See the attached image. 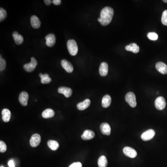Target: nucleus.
Here are the masks:
<instances>
[{
  "mask_svg": "<svg viewBox=\"0 0 167 167\" xmlns=\"http://www.w3.org/2000/svg\"><path fill=\"white\" fill-rule=\"evenodd\" d=\"M114 15V10L112 8L106 7L104 8L100 13V17L98 18V21L104 26L108 25L111 23Z\"/></svg>",
  "mask_w": 167,
  "mask_h": 167,
  "instance_id": "nucleus-1",
  "label": "nucleus"
},
{
  "mask_svg": "<svg viewBox=\"0 0 167 167\" xmlns=\"http://www.w3.org/2000/svg\"><path fill=\"white\" fill-rule=\"evenodd\" d=\"M68 50L72 56H75L78 52V47L75 41L74 40H69L67 43Z\"/></svg>",
  "mask_w": 167,
  "mask_h": 167,
  "instance_id": "nucleus-2",
  "label": "nucleus"
},
{
  "mask_svg": "<svg viewBox=\"0 0 167 167\" xmlns=\"http://www.w3.org/2000/svg\"><path fill=\"white\" fill-rule=\"evenodd\" d=\"M125 100L127 103L132 108L136 106V97L135 94L132 92H129L125 96Z\"/></svg>",
  "mask_w": 167,
  "mask_h": 167,
  "instance_id": "nucleus-3",
  "label": "nucleus"
},
{
  "mask_svg": "<svg viewBox=\"0 0 167 167\" xmlns=\"http://www.w3.org/2000/svg\"><path fill=\"white\" fill-rule=\"evenodd\" d=\"M37 64L38 63L37 60L34 57H31V62L24 65V69L28 72H33L36 69Z\"/></svg>",
  "mask_w": 167,
  "mask_h": 167,
  "instance_id": "nucleus-4",
  "label": "nucleus"
},
{
  "mask_svg": "<svg viewBox=\"0 0 167 167\" xmlns=\"http://www.w3.org/2000/svg\"><path fill=\"white\" fill-rule=\"evenodd\" d=\"M155 104L157 110L161 111L166 107V101L163 97H159L155 100Z\"/></svg>",
  "mask_w": 167,
  "mask_h": 167,
  "instance_id": "nucleus-5",
  "label": "nucleus"
},
{
  "mask_svg": "<svg viewBox=\"0 0 167 167\" xmlns=\"http://www.w3.org/2000/svg\"><path fill=\"white\" fill-rule=\"evenodd\" d=\"M155 131L152 129H149L141 135V139L144 141L151 140L155 136Z\"/></svg>",
  "mask_w": 167,
  "mask_h": 167,
  "instance_id": "nucleus-6",
  "label": "nucleus"
},
{
  "mask_svg": "<svg viewBox=\"0 0 167 167\" xmlns=\"http://www.w3.org/2000/svg\"><path fill=\"white\" fill-rule=\"evenodd\" d=\"M41 142V137L38 134H34L31 136L30 144L32 147H36Z\"/></svg>",
  "mask_w": 167,
  "mask_h": 167,
  "instance_id": "nucleus-7",
  "label": "nucleus"
},
{
  "mask_svg": "<svg viewBox=\"0 0 167 167\" xmlns=\"http://www.w3.org/2000/svg\"><path fill=\"white\" fill-rule=\"evenodd\" d=\"M123 152L124 155L130 158H134L137 156V152L134 149L129 147H126L123 149Z\"/></svg>",
  "mask_w": 167,
  "mask_h": 167,
  "instance_id": "nucleus-8",
  "label": "nucleus"
},
{
  "mask_svg": "<svg viewBox=\"0 0 167 167\" xmlns=\"http://www.w3.org/2000/svg\"><path fill=\"white\" fill-rule=\"evenodd\" d=\"M46 45L48 47H53L56 42V37L54 34L50 33L48 34L45 37Z\"/></svg>",
  "mask_w": 167,
  "mask_h": 167,
  "instance_id": "nucleus-9",
  "label": "nucleus"
},
{
  "mask_svg": "<svg viewBox=\"0 0 167 167\" xmlns=\"http://www.w3.org/2000/svg\"><path fill=\"white\" fill-rule=\"evenodd\" d=\"M29 96L27 92H22L20 93L19 95V100L20 103L23 106L28 105V100Z\"/></svg>",
  "mask_w": 167,
  "mask_h": 167,
  "instance_id": "nucleus-10",
  "label": "nucleus"
},
{
  "mask_svg": "<svg viewBox=\"0 0 167 167\" xmlns=\"http://www.w3.org/2000/svg\"><path fill=\"white\" fill-rule=\"evenodd\" d=\"M62 68L68 73H71L73 71V67L69 61L67 60H63L61 62Z\"/></svg>",
  "mask_w": 167,
  "mask_h": 167,
  "instance_id": "nucleus-11",
  "label": "nucleus"
},
{
  "mask_svg": "<svg viewBox=\"0 0 167 167\" xmlns=\"http://www.w3.org/2000/svg\"><path fill=\"white\" fill-rule=\"evenodd\" d=\"M58 92L59 93L64 94V95L67 98L70 97L72 93V89L70 88L67 87H60L58 89Z\"/></svg>",
  "mask_w": 167,
  "mask_h": 167,
  "instance_id": "nucleus-12",
  "label": "nucleus"
},
{
  "mask_svg": "<svg viewBox=\"0 0 167 167\" xmlns=\"http://www.w3.org/2000/svg\"><path fill=\"white\" fill-rule=\"evenodd\" d=\"M100 128L101 131L104 135L109 136L111 134V127L108 123H103L101 124Z\"/></svg>",
  "mask_w": 167,
  "mask_h": 167,
  "instance_id": "nucleus-13",
  "label": "nucleus"
},
{
  "mask_svg": "<svg viewBox=\"0 0 167 167\" xmlns=\"http://www.w3.org/2000/svg\"><path fill=\"white\" fill-rule=\"evenodd\" d=\"M99 72L101 76H106L108 72V65L106 62H102L100 65Z\"/></svg>",
  "mask_w": 167,
  "mask_h": 167,
  "instance_id": "nucleus-14",
  "label": "nucleus"
},
{
  "mask_svg": "<svg viewBox=\"0 0 167 167\" xmlns=\"http://www.w3.org/2000/svg\"><path fill=\"white\" fill-rule=\"evenodd\" d=\"M156 68L158 72L163 74H167V65L162 62H158L156 65Z\"/></svg>",
  "mask_w": 167,
  "mask_h": 167,
  "instance_id": "nucleus-15",
  "label": "nucleus"
},
{
  "mask_svg": "<svg viewBox=\"0 0 167 167\" xmlns=\"http://www.w3.org/2000/svg\"><path fill=\"white\" fill-rule=\"evenodd\" d=\"M95 136V133L91 130H85L81 136V138L84 140H89L93 139Z\"/></svg>",
  "mask_w": 167,
  "mask_h": 167,
  "instance_id": "nucleus-16",
  "label": "nucleus"
},
{
  "mask_svg": "<svg viewBox=\"0 0 167 167\" xmlns=\"http://www.w3.org/2000/svg\"><path fill=\"white\" fill-rule=\"evenodd\" d=\"M31 26L35 29L39 28L41 26V22L38 17L36 16H33L30 19Z\"/></svg>",
  "mask_w": 167,
  "mask_h": 167,
  "instance_id": "nucleus-17",
  "label": "nucleus"
},
{
  "mask_svg": "<svg viewBox=\"0 0 167 167\" xmlns=\"http://www.w3.org/2000/svg\"><path fill=\"white\" fill-rule=\"evenodd\" d=\"M91 104V100L89 99H86L83 102L79 103L77 105L78 110L80 111H84L89 107Z\"/></svg>",
  "mask_w": 167,
  "mask_h": 167,
  "instance_id": "nucleus-18",
  "label": "nucleus"
},
{
  "mask_svg": "<svg viewBox=\"0 0 167 167\" xmlns=\"http://www.w3.org/2000/svg\"><path fill=\"white\" fill-rule=\"evenodd\" d=\"M13 37L14 39V42L16 45H20L23 42V37L21 34H19V33L16 31L14 32L13 33Z\"/></svg>",
  "mask_w": 167,
  "mask_h": 167,
  "instance_id": "nucleus-19",
  "label": "nucleus"
},
{
  "mask_svg": "<svg viewBox=\"0 0 167 167\" xmlns=\"http://www.w3.org/2000/svg\"><path fill=\"white\" fill-rule=\"evenodd\" d=\"M125 49L128 51H131L133 53H138L139 51V47L136 43H131L129 45H126Z\"/></svg>",
  "mask_w": 167,
  "mask_h": 167,
  "instance_id": "nucleus-20",
  "label": "nucleus"
},
{
  "mask_svg": "<svg viewBox=\"0 0 167 167\" xmlns=\"http://www.w3.org/2000/svg\"><path fill=\"white\" fill-rule=\"evenodd\" d=\"M2 120L4 122H9L10 120L11 117V112L8 109H4L2 110Z\"/></svg>",
  "mask_w": 167,
  "mask_h": 167,
  "instance_id": "nucleus-21",
  "label": "nucleus"
},
{
  "mask_svg": "<svg viewBox=\"0 0 167 167\" xmlns=\"http://www.w3.org/2000/svg\"><path fill=\"white\" fill-rule=\"evenodd\" d=\"M112 102L111 96L109 95H105L103 97L102 100V105L104 108H107L110 106Z\"/></svg>",
  "mask_w": 167,
  "mask_h": 167,
  "instance_id": "nucleus-22",
  "label": "nucleus"
},
{
  "mask_svg": "<svg viewBox=\"0 0 167 167\" xmlns=\"http://www.w3.org/2000/svg\"><path fill=\"white\" fill-rule=\"evenodd\" d=\"M39 76L41 79V82L43 84H47L52 81V79L49 77L48 74L47 73L44 74L40 73Z\"/></svg>",
  "mask_w": 167,
  "mask_h": 167,
  "instance_id": "nucleus-23",
  "label": "nucleus"
},
{
  "mask_svg": "<svg viewBox=\"0 0 167 167\" xmlns=\"http://www.w3.org/2000/svg\"><path fill=\"white\" fill-rule=\"evenodd\" d=\"M54 111L51 109H48L42 112V116L45 119H48L53 117L54 116Z\"/></svg>",
  "mask_w": 167,
  "mask_h": 167,
  "instance_id": "nucleus-24",
  "label": "nucleus"
},
{
  "mask_svg": "<svg viewBox=\"0 0 167 167\" xmlns=\"http://www.w3.org/2000/svg\"><path fill=\"white\" fill-rule=\"evenodd\" d=\"M48 147L53 151H56L59 147V144L57 141L50 140L48 142Z\"/></svg>",
  "mask_w": 167,
  "mask_h": 167,
  "instance_id": "nucleus-25",
  "label": "nucleus"
},
{
  "mask_svg": "<svg viewBox=\"0 0 167 167\" xmlns=\"http://www.w3.org/2000/svg\"><path fill=\"white\" fill-rule=\"evenodd\" d=\"M98 165L99 167H106L108 165V161L107 158L104 156H102L98 160Z\"/></svg>",
  "mask_w": 167,
  "mask_h": 167,
  "instance_id": "nucleus-26",
  "label": "nucleus"
},
{
  "mask_svg": "<svg viewBox=\"0 0 167 167\" xmlns=\"http://www.w3.org/2000/svg\"><path fill=\"white\" fill-rule=\"evenodd\" d=\"M7 16V12L3 8H0V21H3Z\"/></svg>",
  "mask_w": 167,
  "mask_h": 167,
  "instance_id": "nucleus-27",
  "label": "nucleus"
},
{
  "mask_svg": "<svg viewBox=\"0 0 167 167\" xmlns=\"http://www.w3.org/2000/svg\"><path fill=\"white\" fill-rule=\"evenodd\" d=\"M148 38L151 41H156L158 39V36L157 33L155 32L149 33L147 34Z\"/></svg>",
  "mask_w": 167,
  "mask_h": 167,
  "instance_id": "nucleus-28",
  "label": "nucleus"
},
{
  "mask_svg": "<svg viewBox=\"0 0 167 167\" xmlns=\"http://www.w3.org/2000/svg\"><path fill=\"white\" fill-rule=\"evenodd\" d=\"M162 22L164 25L167 26V10L163 12L162 16Z\"/></svg>",
  "mask_w": 167,
  "mask_h": 167,
  "instance_id": "nucleus-29",
  "label": "nucleus"
},
{
  "mask_svg": "<svg viewBox=\"0 0 167 167\" xmlns=\"http://www.w3.org/2000/svg\"><path fill=\"white\" fill-rule=\"evenodd\" d=\"M6 66V62L5 60L2 58L1 56V58H0V71L1 72V71L4 70Z\"/></svg>",
  "mask_w": 167,
  "mask_h": 167,
  "instance_id": "nucleus-30",
  "label": "nucleus"
},
{
  "mask_svg": "<svg viewBox=\"0 0 167 167\" xmlns=\"http://www.w3.org/2000/svg\"><path fill=\"white\" fill-rule=\"evenodd\" d=\"M7 150V145L4 142L2 141H0V152L4 153Z\"/></svg>",
  "mask_w": 167,
  "mask_h": 167,
  "instance_id": "nucleus-31",
  "label": "nucleus"
},
{
  "mask_svg": "<svg viewBox=\"0 0 167 167\" xmlns=\"http://www.w3.org/2000/svg\"><path fill=\"white\" fill-rule=\"evenodd\" d=\"M69 167H82V165L80 162H77L72 164Z\"/></svg>",
  "mask_w": 167,
  "mask_h": 167,
  "instance_id": "nucleus-32",
  "label": "nucleus"
},
{
  "mask_svg": "<svg viewBox=\"0 0 167 167\" xmlns=\"http://www.w3.org/2000/svg\"><path fill=\"white\" fill-rule=\"evenodd\" d=\"M53 4L55 5H59L61 3V0H53L52 1Z\"/></svg>",
  "mask_w": 167,
  "mask_h": 167,
  "instance_id": "nucleus-33",
  "label": "nucleus"
},
{
  "mask_svg": "<svg viewBox=\"0 0 167 167\" xmlns=\"http://www.w3.org/2000/svg\"><path fill=\"white\" fill-rule=\"evenodd\" d=\"M8 165L9 167H15V165H14V162L13 160H11L9 161V163H8Z\"/></svg>",
  "mask_w": 167,
  "mask_h": 167,
  "instance_id": "nucleus-34",
  "label": "nucleus"
},
{
  "mask_svg": "<svg viewBox=\"0 0 167 167\" xmlns=\"http://www.w3.org/2000/svg\"><path fill=\"white\" fill-rule=\"evenodd\" d=\"M44 1L45 4L48 6L50 5L51 3H52V1H50V0H45V1Z\"/></svg>",
  "mask_w": 167,
  "mask_h": 167,
  "instance_id": "nucleus-35",
  "label": "nucleus"
},
{
  "mask_svg": "<svg viewBox=\"0 0 167 167\" xmlns=\"http://www.w3.org/2000/svg\"><path fill=\"white\" fill-rule=\"evenodd\" d=\"M163 1L164 2H166V3H167V0H163Z\"/></svg>",
  "mask_w": 167,
  "mask_h": 167,
  "instance_id": "nucleus-36",
  "label": "nucleus"
},
{
  "mask_svg": "<svg viewBox=\"0 0 167 167\" xmlns=\"http://www.w3.org/2000/svg\"><path fill=\"white\" fill-rule=\"evenodd\" d=\"M1 167H3V166H1Z\"/></svg>",
  "mask_w": 167,
  "mask_h": 167,
  "instance_id": "nucleus-37",
  "label": "nucleus"
}]
</instances>
